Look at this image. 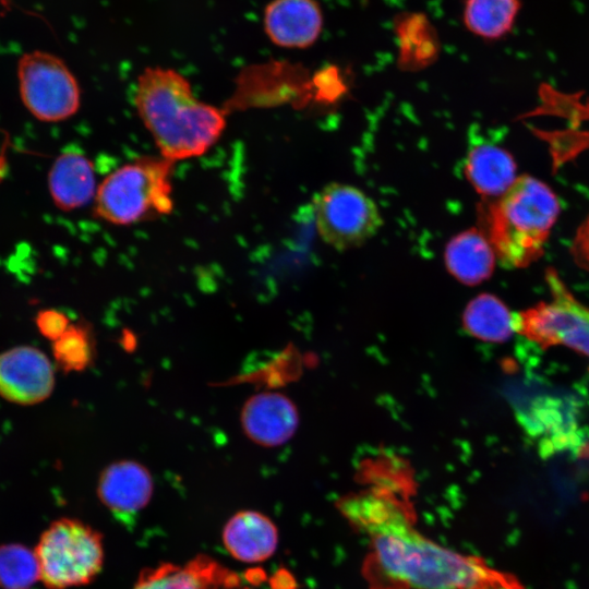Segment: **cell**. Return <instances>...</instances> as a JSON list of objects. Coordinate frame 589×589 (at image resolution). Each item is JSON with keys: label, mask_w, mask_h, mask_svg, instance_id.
Returning a JSON list of instances; mask_svg holds the SVG:
<instances>
[{"label": "cell", "mask_w": 589, "mask_h": 589, "mask_svg": "<svg viewBox=\"0 0 589 589\" xmlns=\"http://www.w3.org/2000/svg\"><path fill=\"white\" fill-rule=\"evenodd\" d=\"M134 104L159 155L173 163L205 154L227 124L225 111L197 98L189 80L171 68H145Z\"/></svg>", "instance_id": "cell-1"}, {"label": "cell", "mask_w": 589, "mask_h": 589, "mask_svg": "<svg viewBox=\"0 0 589 589\" xmlns=\"http://www.w3.org/2000/svg\"><path fill=\"white\" fill-rule=\"evenodd\" d=\"M371 563L382 575L412 589H478L491 570L420 534L411 524L372 537Z\"/></svg>", "instance_id": "cell-2"}, {"label": "cell", "mask_w": 589, "mask_h": 589, "mask_svg": "<svg viewBox=\"0 0 589 589\" xmlns=\"http://www.w3.org/2000/svg\"><path fill=\"white\" fill-rule=\"evenodd\" d=\"M560 214V202L544 182L516 179L490 207L489 240L497 261L521 268L537 261Z\"/></svg>", "instance_id": "cell-3"}, {"label": "cell", "mask_w": 589, "mask_h": 589, "mask_svg": "<svg viewBox=\"0 0 589 589\" xmlns=\"http://www.w3.org/2000/svg\"><path fill=\"white\" fill-rule=\"evenodd\" d=\"M175 163L143 156L111 171L98 184L94 215L111 225L130 226L171 214Z\"/></svg>", "instance_id": "cell-4"}, {"label": "cell", "mask_w": 589, "mask_h": 589, "mask_svg": "<svg viewBox=\"0 0 589 589\" xmlns=\"http://www.w3.org/2000/svg\"><path fill=\"white\" fill-rule=\"evenodd\" d=\"M103 540L99 531L79 519L51 522L35 548L45 587L70 589L94 580L104 565Z\"/></svg>", "instance_id": "cell-5"}, {"label": "cell", "mask_w": 589, "mask_h": 589, "mask_svg": "<svg viewBox=\"0 0 589 589\" xmlns=\"http://www.w3.org/2000/svg\"><path fill=\"white\" fill-rule=\"evenodd\" d=\"M550 302L514 313V329L543 349L565 346L589 359V308L577 300L554 269H548Z\"/></svg>", "instance_id": "cell-6"}, {"label": "cell", "mask_w": 589, "mask_h": 589, "mask_svg": "<svg viewBox=\"0 0 589 589\" xmlns=\"http://www.w3.org/2000/svg\"><path fill=\"white\" fill-rule=\"evenodd\" d=\"M17 81L24 107L39 121H64L80 109L77 80L64 61L50 52L24 53L17 63Z\"/></svg>", "instance_id": "cell-7"}, {"label": "cell", "mask_w": 589, "mask_h": 589, "mask_svg": "<svg viewBox=\"0 0 589 589\" xmlns=\"http://www.w3.org/2000/svg\"><path fill=\"white\" fill-rule=\"evenodd\" d=\"M313 214L321 239L337 250H348L365 243L383 224L372 199L360 189L333 182L313 199Z\"/></svg>", "instance_id": "cell-8"}, {"label": "cell", "mask_w": 589, "mask_h": 589, "mask_svg": "<svg viewBox=\"0 0 589 589\" xmlns=\"http://www.w3.org/2000/svg\"><path fill=\"white\" fill-rule=\"evenodd\" d=\"M55 370L40 349L22 345L0 353V396L15 405L46 400L55 388Z\"/></svg>", "instance_id": "cell-9"}, {"label": "cell", "mask_w": 589, "mask_h": 589, "mask_svg": "<svg viewBox=\"0 0 589 589\" xmlns=\"http://www.w3.org/2000/svg\"><path fill=\"white\" fill-rule=\"evenodd\" d=\"M154 480L141 462L121 459L111 462L99 474L97 495L113 515L133 517L151 502Z\"/></svg>", "instance_id": "cell-10"}, {"label": "cell", "mask_w": 589, "mask_h": 589, "mask_svg": "<svg viewBox=\"0 0 589 589\" xmlns=\"http://www.w3.org/2000/svg\"><path fill=\"white\" fill-rule=\"evenodd\" d=\"M240 422L244 434L252 442L264 447H276L292 437L299 424V414L287 396L263 392L245 400Z\"/></svg>", "instance_id": "cell-11"}, {"label": "cell", "mask_w": 589, "mask_h": 589, "mask_svg": "<svg viewBox=\"0 0 589 589\" xmlns=\"http://www.w3.org/2000/svg\"><path fill=\"white\" fill-rule=\"evenodd\" d=\"M323 23V12L316 0H272L263 14L268 39L288 49L312 46L321 35Z\"/></svg>", "instance_id": "cell-12"}, {"label": "cell", "mask_w": 589, "mask_h": 589, "mask_svg": "<svg viewBox=\"0 0 589 589\" xmlns=\"http://www.w3.org/2000/svg\"><path fill=\"white\" fill-rule=\"evenodd\" d=\"M97 188L93 163L81 151L62 152L49 169V194L61 211L71 212L93 202Z\"/></svg>", "instance_id": "cell-13"}, {"label": "cell", "mask_w": 589, "mask_h": 589, "mask_svg": "<svg viewBox=\"0 0 589 589\" xmlns=\"http://www.w3.org/2000/svg\"><path fill=\"white\" fill-rule=\"evenodd\" d=\"M227 552L242 563H260L269 558L278 545V530L264 514L240 510L232 515L223 529Z\"/></svg>", "instance_id": "cell-14"}, {"label": "cell", "mask_w": 589, "mask_h": 589, "mask_svg": "<svg viewBox=\"0 0 589 589\" xmlns=\"http://www.w3.org/2000/svg\"><path fill=\"white\" fill-rule=\"evenodd\" d=\"M338 508L353 527L371 537L412 522L411 512L406 504L380 489L348 495L338 503Z\"/></svg>", "instance_id": "cell-15"}, {"label": "cell", "mask_w": 589, "mask_h": 589, "mask_svg": "<svg viewBox=\"0 0 589 589\" xmlns=\"http://www.w3.org/2000/svg\"><path fill=\"white\" fill-rule=\"evenodd\" d=\"M496 261L489 238L476 229L465 230L453 237L444 251L447 271L467 286H476L486 280L492 275Z\"/></svg>", "instance_id": "cell-16"}, {"label": "cell", "mask_w": 589, "mask_h": 589, "mask_svg": "<svg viewBox=\"0 0 589 589\" xmlns=\"http://www.w3.org/2000/svg\"><path fill=\"white\" fill-rule=\"evenodd\" d=\"M516 163L503 147L492 143L473 145L465 160V173L477 192L500 197L516 181Z\"/></svg>", "instance_id": "cell-17"}, {"label": "cell", "mask_w": 589, "mask_h": 589, "mask_svg": "<svg viewBox=\"0 0 589 589\" xmlns=\"http://www.w3.org/2000/svg\"><path fill=\"white\" fill-rule=\"evenodd\" d=\"M223 569L207 556H197L185 565L161 563L145 568L133 589H217Z\"/></svg>", "instance_id": "cell-18"}, {"label": "cell", "mask_w": 589, "mask_h": 589, "mask_svg": "<svg viewBox=\"0 0 589 589\" xmlns=\"http://www.w3.org/2000/svg\"><path fill=\"white\" fill-rule=\"evenodd\" d=\"M462 324L469 335L486 342H505L515 332L514 314L491 293H481L467 304Z\"/></svg>", "instance_id": "cell-19"}, {"label": "cell", "mask_w": 589, "mask_h": 589, "mask_svg": "<svg viewBox=\"0 0 589 589\" xmlns=\"http://www.w3.org/2000/svg\"><path fill=\"white\" fill-rule=\"evenodd\" d=\"M520 7V0H466L462 21L476 36L500 39L512 31Z\"/></svg>", "instance_id": "cell-20"}, {"label": "cell", "mask_w": 589, "mask_h": 589, "mask_svg": "<svg viewBox=\"0 0 589 589\" xmlns=\"http://www.w3.org/2000/svg\"><path fill=\"white\" fill-rule=\"evenodd\" d=\"M57 365L64 372H82L94 361L96 342L92 327L84 321L71 323L68 329L52 342Z\"/></svg>", "instance_id": "cell-21"}, {"label": "cell", "mask_w": 589, "mask_h": 589, "mask_svg": "<svg viewBox=\"0 0 589 589\" xmlns=\"http://www.w3.org/2000/svg\"><path fill=\"white\" fill-rule=\"evenodd\" d=\"M40 580L35 551L22 544L0 545V586L4 589H31Z\"/></svg>", "instance_id": "cell-22"}, {"label": "cell", "mask_w": 589, "mask_h": 589, "mask_svg": "<svg viewBox=\"0 0 589 589\" xmlns=\"http://www.w3.org/2000/svg\"><path fill=\"white\" fill-rule=\"evenodd\" d=\"M35 322L39 333L51 342L57 340L71 324L65 313L53 309L39 311Z\"/></svg>", "instance_id": "cell-23"}]
</instances>
